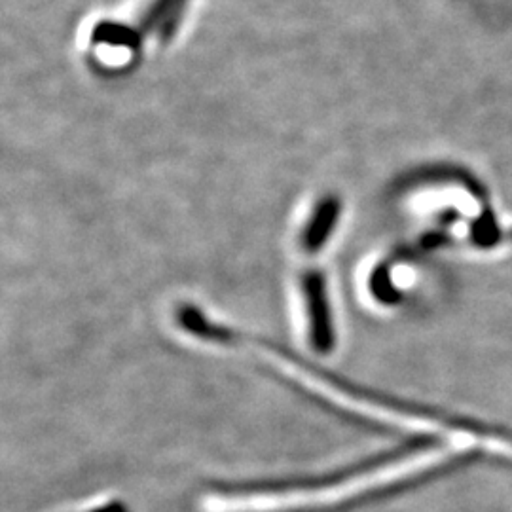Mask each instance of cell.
<instances>
[{
	"instance_id": "obj_1",
	"label": "cell",
	"mask_w": 512,
	"mask_h": 512,
	"mask_svg": "<svg viewBox=\"0 0 512 512\" xmlns=\"http://www.w3.org/2000/svg\"><path fill=\"white\" fill-rule=\"evenodd\" d=\"M184 6L186 0H154L141 19V31H158L162 40H167L177 29V21L183 14Z\"/></svg>"
},
{
	"instance_id": "obj_2",
	"label": "cell",
	"mask_w": 512,
	"mask_h": 512,
	"mask_svg": "<svg viewBox=\"0 0 512 512\" xmlns=\"http://www.w3.org/2000/svg\"><path fill=\"white\" fill-rule=\"evenodd\" d=\"M95 38L109 42V44H122V46H137L139 38L126 25H99L95 31Z\"/></svg>"
}]
</instances>
